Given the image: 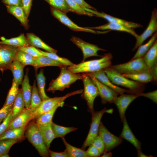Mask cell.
Here are the masks:
<instances>
[{
	"instance_id": "cell-1",
	"label": "cell",
	"mask_w": 157,
	"mask_h": 157,
	"mask_svg": "<svg viewBox=\"0 0 157 157\" xmlns=\"http://www.w3.org/2000/svg\"><path fill=\"white\" fill-rule=\"evenodd\" d=\"M66 66L60 67V72L58 77L50 83L47 91L54 93L57 90L63 91L78 80H82L83 74L73 73Z\"/></svg>"
},
{
	"instance_id": "cell-2",
	"label": "cell",
	"mask_w": 157,
	"mask_h": 157,
	"mask_svg": "<svg viewBox=\"0 0 157 157\" xmlns=\"http://www.w3.org/2000/svg\"><path fill=\"white\" fill-rule=\"evenodd\" d=\"M110 80L114 84L128 89L130 94H138L142 93V85L138 82L131 80L123 76L110 67L103 69Z\"/></svg>"
},
{
	"instance_id": "cell-3",
	"label": "cell",
	"mask_w": 157,
	"mask_h": 157,
	"mask_svg": "<svg viewBox=\"0 0 157 157\" xmlns=\"http://www.w3.org/2000/svg\"><path fill=\"white\" fill-rule=\"evenodd\" d=\"M25 135L40 156L43 157L49 156V149L45 144L35 122H32L27 126Z\"/></svg>"
},
{
	"instance_id": "cell-4",
	"label": "cell",
	"mask_w": 157,
	"mask_h": 157,
	"mask_svg": "<svg viewBox=\"0 0 157 157\" xmlns=\"http://www.w3.org/2000/svg\"><path fill=\"white\" fill-rule=\"evenodd\" d=\"M116 71L125 74L149 72L142 57L131 60L127 63L110 66Z\"/></svg>"
},
{
	"instance_id": "cell-5",
	"label": "cell",
	"mask_w": 157,
	"mask_h": 157,
	"mask_svg": "<svg viewBox=\"0 0 157 157\" xmlns=\"http://www.w3.org/2000/svg\"><path fill=\"white\" fill-rule=\"evenodd\" d=\"M83 74L82 80L84 89L81 96L86 101L88 111L92 114L95 112L94 103L96 98L99 95V92L97 87L89 76L86 73Z\"/></svg>"
},
{
	"instance_id": "cell-6",
	"label": "cell",
	"mask_w": 157,
	"mask_h": 157,
	"mask_svg": "<svg viewBox=\"0 0 157 157\" xmlns=\"http://www.w3.org/2000/svg\"><path fill=\"white\" fill-rule=\"evenodd\" d=\"M83 91V90L81 89L68 93L63 96L49 98L42 101L38 108L33 113L32 120L37 119L42 114L50 110L59 103L64 101L68 97L82 93Z\"/></svg>"
},
{
	"instance_id": "cell-7",
	"label": "cell",
	"mask_w": 157,
	"mask_h": 157,
	"mask_svg": "<svg viewBox=\"0 0 157 157\" xmlns=\"http://www.w3.org/2000/svg\"><path fill=\"white\" fill-rule=\"evenodd\" d=\"M51 12L52 15L60 22L65 25L70 29L76 31H83L96 34L104 33L109 31H100L94 30L88 27H83L78 26L70 20L65 14L51 6Z\"/></svg>"
},
{
	"instance_id": "cell-8",
	"label": "cell",
	"mask_w": 157,
	"mask_h": 157,
	"mask_svg": "<svg viewBox=\"0 0 157 157\" xmlns=\"http://www.w3.org/2000/svg\"><path fill=\"white\" fill-rule=\"evenodd\" d=\"M98 135L101 138L104 144V153L109 151L120 144L123 139L110 133L101 122L98 131Z\"/></svg>"
},
{
	"instance_id": "cell-9",
	"label": "cell",
	"mask_w": 157,
	"mask_h": 157,
	"mask_svg": "<svg viewBox=\"0 0 157 157\" xmlns=\"http://www.w3.org/2000/svg\"><path fill=\"white\" fill-rule=\"evenodd\" d=\"M104 108L100 111L94 112L92 114L91 123L87 136L82 146L81 149H84L91 144L92 140L98 135V131L101 120L104 114L106 113Z\"/></svg>"
},
{
	"instance_id": "cell-10",
	"label": "cell",
	"mask_w": 157,
	"mask_h": 157,
	"mask_svg": "<svg viewBox=\"0 0 157 157\" xmlns=\"http://www.w3.org/2000/svg\"><path fill=\"white\" fill-rule=\"evenodd\" d=\"M18 50L17 47L7 45L0 47V71L3 72L9 69Z\"/></svg>"
},
{
	"instance_id": "cell-11",
	"label": "cell",
	"mask_w": 157,
	"mask_h": 157,
	"mask_svg": "<svg viewBox=\"0 0 157 157\" xmlns=\"http://www.w3.org/2000/svg\"><path fill=\"white\" fill-rule=\"evenodd\" d=\"M71 41L82 50L83 55L82 62L89 57L92 56H103L98 54V51H106L104 49L100 48L96 45L86 42L79 38L72 36Z\"/></svg>"
},
{
	"instance_id": "cell-12",
	"label": "cell",
	"mask_w": 157,
	"mask_h": 157,
	"mask_svg": "<svg viewBox=\"0 0 157 157\" xmlns=\"http://www.w3.org/2000/svg\"><path fill=\"white\" fill-rule=\"evenodd\" d=\"M89 76L97 88L102 103L104 104L107 103H113L114 99L118 96L119 94L92 76Z\"/></svg>"
},
{
	"instance_id": "cell-13",
	"label": "cell",
	"mask_w": 157,
	"mask_h": 157,
	"mask_svg": "<svg viewBox=\"0 0 157 157\" xmlns=\"http://www.w3.org/2000/svg\"><path fill=\"white\" fill-rule=\"evenodd\" d=\"M157 30V10L154 8L152 12L151 19L146 30L136 38L135 44L132 50L134 51L142 44L148 37L151 36Z\"/></svg>"
},
{
	"instance_id": "cell-14",
	"label": "cell",
	"mask_w": 157,
	"mask_h": 157,
	"mask_svg": "<svg viewBox=\"0 0 157 157\" xmlns=\"http://www.w3.org/2000/svg\"><path fill=\"white\" fill-rule=\"evenodd\" d=\"M139 97L138 94H124L117 96L114 99L113 103L115 104L117 108L122 122L125 116V113L127 108L133 101Z\"/></svg>"
},
{
	"instance_id": "cell-15",
	"label": "cell",
	"mask_w": 157,
	"mask_h": 157,
	"mask_svg": "<svg viewBox=\"0 0 157 157\" xmlns=\"http://www.w3.org/2000/svg\"><path fill=\"white\" fill-rule=\"evenodd\" d=\"M85 73L89 76H92L95 78L103 84L115 90L119 94L121 95L126 92L130 93V91L129 89L121 88L113 84L103 69L94 72Z\"/></svg>"
},
{
	"instance_id": "cell-16",
	"label": "cell",
	"mask_w": 157,
	"mask_h": 157,
	"mask_svg": "<svg viewBox=\"0 0 157 157\" xmlns=\"http://www.w3.org/2000/svg\"><path fill=\"white\" fill-rule=\"evenodd\" d=\"M83 8L85 10L91 13L94 15L105 19L108 21L109 22L119 23L133 28L142 27V26L140 24L127 21L113 17L103 12H99L97 10L87 8Z\"/></svg>"
},
{
	"instance_id": "cell-17",
	"label": "cell",
	"mask_w": 157,
	"mask_h": 157,
	"mask_svg": "<svg viewBox=\"0 0 157 157\" xmlns=\"http://www.w3.org/2000/svg\"><path fill=\"white\" fill-rule=\"evenodd\" d=\"M32 117L31 111L25 108L22 113L12 120L7 129L26 127L32 120Z\"/></svg>"
},
{
	"instance_id": "cell-18",
	"label": "cell",
	"mask_w": 157,
	"mask_h": 157,
	"mask_svg": "<svg viewBox=\"0 0 157 157\" xmlns=\"http://www.w3.org/2000/svg\"><path fill=\"white\" fill-rule=\"evenodd\" d=\"M122 122L123 129L119 137L131 143L137 150L141 149V143L132 131L127 122L125 116Z\"/></svg>"
},
{
	"instance_id": "cell-19",
	"label": "cell",
	"mask_w": 157,
	"mask_h": 157,
	"mask_svg": "<svg viewBox=\"0 0 157 157\" xmlns=\"http://www.w3.org/2000/svg\"><path fill=\"white\" fill-rule=\"evenodd\" d=\"M88 28L93 30H111L124 31L131 34L134 36L136 38L139 35L135 33L133 28L118 23L109 22L103 25Z\"/></svg>"
},
{
	"instance_id": "cell-20",
	"label": "cell",
	"mask_w": 157,
	"mask_h": 157,
	"mask_svg": "<svg viewBox=\"0 0 157 157\" xmlns=\"http://www.w3.org/2000/svg\"><path fill=\"white\" fill-rule=\"evenodd\" d=\"M5 6L8 12L17 19L26 29H28L29 26L28 17L22 7L14 5H5Z\"/></svg>"
},
{
	"instance_id": "cell-21",
	"label": "cell",
	"mask_w": 157,
	"mask_h": 157,
	"mask_svg": "<svg viewBox=\"0 0 157 157\" xmlns=\"http://www.w3.org/2000/svg\"><path fill=\"white\" fill-rule=\"evenodd\" d=\"M111 64L112 62L111 60H110L90 66L74 68L68 66L67 68L69 70L73 73H90L96 72L109 67L111 65Z\"/></svg>"
},
{
	"instance_id": "cell-22",
	"label": "cell",
	"mask_w": 157,
	"mask_h": 157,
	"mask_svg": "<svg viewBox=\"0 0 157 157\" xmlns=\"http://www.w3.org/2000/svg\"><path fill=\"white\" fill-rule=\"evenodd\" d=\"M23 98L25 108L29 109L31 102L32 86L30 84L28 70L26 69L24 79L21 84Z\"/></svg>"
},
{
	"instance_id": "cell-23",
	"label": "cell",
	"mask_w": 157,
	"mask_h": 157,
	"mask_svg": "<svg viewBox=\"0 0 157 157\" xmlns=\"http://www.w3.org/2000/svg\"><path fill=\"white\" fill-rule=\"evenodd\" d=\"M0 44L7 45L16 47H25L31 46L26 37L23 33L21 34L16 37L9 39L5 38L3 37L0 38Z\"/></svg>"
},
{
	"instance_id": "cell-24",
	"label": "cell",
	"mask_w": 157,
	"mask_h": 157,
	"mask_svg": "<svg viewBox=\"0 0 157 157\" xmlns=\"http://www.w3.org/2000/svg\"><path fill=\"white\" fill-rule=\"evenodd\" d=\"M142 57L149 69V72L157 65V40L149 50Z\"/></svg>"
},
{
	"instance_id": "cell-25",
	"label": "cell",
	"mask_w": 157,
	"mask_h": 157,
	"mask_svg": "<svg viewBox=\"0 0 157 157\" xmlns=\"http://www.w3.org/2000/svg\"><path fill=\"white\" fill-rule=\"evenodd\" d=\"M26 37L31 46L44 49L48 52L56 53L58 52L57 50L47 45L33 33H27Z\"/></svg>"
},
{
	"instance_id": "cell-26",
	"label": "cell",
	"mask_w": 157,
	"mask_h": 157,
	"mask_svg": "<svg viewBox=\"0 0 157 157\" xmlns=\"http://www.w3.org/2000/svg\"><path fill=\"white\" fill-rule=\"evenodd\" d=\"M24 66L15 58L10 64L9 68L12 72L13 78L18 84L21 85L24 76Z\"/></svg>"
},
{
	"instance_id": "cell-27",
	"label": "cell",
	"mask_w": 157,
	"mask_h": 157,
	"mask_svg": "<svg viewBox=\"0 0 157 157\" xmlns=\"http://www.w3.org/2000/svg\"><path fill=\"white\" fill-rule=\"evenodd\" d=\"M51 122L45 125H38L44 142L48 149L52 141L56 138L52 129Z\"/></svg>"
},
{
	"instance_id": "cell-28",
	"label": "cell",
	"mask_w": 157,
	"mask_h": 157,
	"mask_svg": "<svg viewBox=\"0 0 157 157\" xmlns=\"http://www.w3.org/2000/svg\"><path fill=\"white\" fill-rule=\"evenodd\" d=\"M64 66L61 63L44 56L35 58V61L32 65L35 71L40 68L42 67L56 66L60 67Z\"/></svg>"
},
{
	"instance_id": "cell-29",
	"label": "cell",
	"mask_w": 157,
	"mask_h": 157,
	"mask_svg": "<svg viewBox=\"0 0 157 157\" xmlns=\"http://www.w3.org/2000/svg\"><path fill=\"white\" fill-rule=\"evenodd\" d=\"M26 128L7 129L0 135V140L4 139H18L20 141L24 136Z\"/></svg>"
},
{
	"instance_id": "cell-30",
	"label": "cell",
	"mask_w": 157,
	"mask_h": 157,
	"mask_svg": "<svg viewBox=\"0 0 157 157\" xmlns=\"http://www.w3.org/2000/svg\"><path fill=\"white\" fill-rule=\"evenodd\" d=\"M64 103V101L59 103L50 110L40 115L36 119L35 123L38 125H44L51 122L57 108L59 107L63 106Z\"/></svg>"
},
{
	"instance_id": "cell-31",
	"label": "cell",
	"mask_w": 157,
	"mask_h": 157,
	"mask_svg": "<svg viewBox=\"0 0 157 157\" xmlns=\"http://www.w3.org/2000/svg\"><path fill=\"white\" fill-rule=\"evenodd\" d=\"M25 108L21 88L19 89L17 97L13 103L12 111V120L20 114Z\"/></svg>"
},
{
	"instance_id": "cell-32",
	"label": "cell",
	"mask_w": 157,
	"mask_h": 157,
	"mask_svg": "<svg viewBox=\"0 0 157 157\" xmlns=\"http://www.w3.org/2000/svg\"><path fill=\"white\" fill-rule=\"evenodd\" d=\"M36 78L38 91L42 100L49 98L46 94L45 91L46 78L44 74V70L43 69H41L39 73L36 74Z\"/></svg>"
},
{
	"instance_id": "cell-33",
	"label": "cell",
	"mask_w": 157,
	"mask_h": 157,
	"mask_svg": "<svg viewBox=\"0 0 157 157\" xmlns=\"http://www.w3.org/2000/svg\"><path fill=\"white\" fill-rule=\"evenodd\" d=\"M157 32H155L150 40L145 44L141 45L138 47V50L131 60L142 57L149 50L156 40Z\"/></svg>"
},
{
	"instance_id": "cell-34",
	"label": "cell",
	"mask_w": 157,
	"mask_h": 157,
	"mask_svg": "<svg viewBox=\"0 0 157 157\" xmlns=\"http://www.w3.org/2000/svg\"><path fill=\"white\" fill-rule=\"evenodd\" d=\"M63 141L65 146V150L69 157H88L85 151L82 149L74 147L68 143L64 137L62 138Z\"/></svg>"
},
{
	"instance_id": "cell-35",
	"label": "cell",
	"mask_w": 157,
	"mask_h": 157,
	"mask_svg": "<svg viewBox=\"0 0 157 157\" xmlns=\"http://www.w3.org/2000/svg\"><path fill=\"white\" fill-rule=\"evenodd\" d=\"M42 101L36 86V81L35 80L32 86L30 104L29 108L32 113L38 108Z\"/></svg>"
},
{
	"instance_id": "cell-36",
	"label": "cell",
	"mask_w": 157,
	"mask_h": 157,
	"mask_svg": "<svg viewBox=\"0 0 157 157\" xmlns=\"http://www.w3.org/2000/svg\"><path fill=\"white\" fill-rule=\"evenodd\" d=\"M122 74L128 78L143 83H147L153 81L152 76L149 72L132 74Z\"/></svg>"
},
{
	"instance_id": "cell-37",
	"label": "cell",
	"mask_w": 157,
	"mask_h": 157,
	"mask_svg": "<svg viewBox=\"0 0 157 157\" xmlns=\"http://www.w3.org/2000/svg\"><path fill=\"white\" fill-rule=\"evenodd\" d=\"M51 126L55 138L64 137L67 134L77 129L73 127H68L59 125L53 122L51 123Z\"/></svg>"
},
{
	"instance_id": "cell-38",
	"label": "cell",
	"mask_w": 157,
	"mask_h": 157,
	"mask_svg": "<svg viewBox=\"0 0 157 157\" xmlns=\"http://www.w3.org/2000/svg\"><path fill=\"white\" fill-rule=\"evenodd\" d=\"M112 58L113 57L112 54L110 53H108L105 54L100 59L86 61H84L78 64H75L73 66H69L71 68H74L90 66L111 60Z\"/></svg>"
},
{
	"instance_id": "cell-39",
	"label": "cell",
	"mask_w": 157,
	"mask_h": 157,
	"mask_svg": "<svg viewBox=\"0 0 157 157\" xmlns=\"http://www.w3.org/2000/svg\"><path fill=\"white\" fill-rule=\"evenodd\" d=\"M19 85L15 79L13 78L11 87L8 92L3 106L10 105L13 104L19 92Z\"/></svg>"
},
{
	"instance_id": "cell-40",
	"label": "cell",
	"mask_w": 157,
	"mask_h": 157,
	"mask_svg": "<svg viewBox=\"0 0 157 157\" xmlns=\"http://www.w3.org/2000/svg\"><path fill=\"white\" fill-rule=\"evenodd\" d=\"M53 8L65 14L72 10L68 6L65 0H44Z\"/></svg>"
},
{
	"instance_id": "cell-41",
	"label": "cell",
	"mask_w": 157,
	"mask_h": 157,
	"mask_svg": "<svg viewBox=\"0 0 157 157\" xmlns=\"http://www.w3.org/2000/svg\"><path fill=\"white\" fill-rule=\"evenodd\" d=\"M15 58L24 67L28 65L32 66L35 58L27 53L19 49L16 53Z\"/></svg>"
},
{
	"instance_id": "cell-42",
	"label": "cell",
	"mask_w": 157,
	"mask_h": 157,
	"mask_svg": "<svg viewBox=\"0 0 157 157\" xmlns=\"http://www.w3.org/2000/svg\"><path fill=\"white\" fill-rule=\"evenodd\" d=\"M20 140L17 139H6L0 140V157L8 154L12 146Z\"/></svg>"
},
{
	"instance_id": "cell-43",
	"label": "cell",
	"mask_w": 157,
	"mask_h": 157,
	"mask_svg": "<svg viewBox=\"0 0 157 157\" xmlns=\"http://www.w3.org/2000/svg\"><path fill=\"white\" fill-rule=\"evenodd\" d=\"M67 4L72 10L73 12L79 15H84L91 17L94 15L85 10L74 0H65Z\"/></svg>"
},
{
	"instance_id": "cell-44",
	"label": "cell",
	"mask_w": 157,
	"mask_h": 157,
	"mask_svg": "<svg viewBox=\"0 0 157 157\" xmlns=\"http://www.w3.org/2000/svg\"><path fill=\"white\" fill-rule=\"evenodd\" d=\"M40 50L44 56L60 62L65 66H73L75 64L68 59L64 57H60L57 55L56 53L45 52L40 49Z\"/></svg>"
},
{
	"instance_id": "cell-45",
	"label": "cell",
	"mask_w": 157,
	"mask_h": 157,
	"mask_svg": "<svg viewBox=\"0 0 157 157\" xmlns=\"http://www.w3.org/2000/svg\"><path fill=\"white\" fill-rule=\"evenodd\" d=\"M18 49L27 53L35 58L44 56L40 49H37L35 47L31 45L27 47H18Z\"/></svg>"
},
{
	"instance_id": "cell-46",
	"label": "cell",
	"mask_w": 157,
	"mask_h": 157,
	"mask_svg": "<svg viewBox=\"0 0 157 157\" xmlns=\"http://www.w3.org/2000/svg\"><path fill=\"white\" fill-rule=\"evenodd\" d=\"M91 144L97 148L99 151L101 155L104 152L105 148L104 143L101 137L99 135L92 141Z\"/></svg>"
},
{
	"instance_id": "cell-47",
	"label": "cell",
	"mask_w": 157,
	"mask_h": 157,
	"mask_svg": "<svg viewBox=\"0 0 157 157\" xmlns=\"http://www.w3.org/2000/svg\"><path fill=\"white\" fill-rule=\"evenodd\" d=\"M12 111L3 120L2 122L0 124V135L7 129L12 120Z\"/></svg>"
},
{
	"instance_id": "cell-48",
	"label": "cell",
	"mask_w": 157,
	"mask_h": 157,
	"mask_svg": "<svg viewBox=\"0 0 157 157\" xmlns=\"http://www.w3.org/2000/svg\"><path fill=\"white\" fill-rule=\"evenodd\" d=\"M85 151L88 157H98L101 155L98 150L91 144Z\"/></svg>"
},
{
	"instance_id": "cell-49",
	"label": "cell",
	"mask_w": 157,
	"mask_h": 157,
	"mask_svg": "<svg viewBox=\"0 0 157 157\" xmlns=\"http://www.w3.org/2000/svg\"><path fill=\"white\" fill-rule=\"evenodd\" d=\"M13 105L3 106L0 110V119H3L12 111Z\"/></svg>"
},
{
	"instance_id": "cell-50",
	"label": "cell",
	"mask_w": 157,
	"mask_h": 157,
	"mask_svg": "<svg viewBox=\"0 0 157 157\" xmlns=\"http://www.w3.org/2000/svg\"><path fill=\"white\" fill-rule=\"evenodd\" d=\"M33 0H22V8L28 17L32 5Z\"/></svg>"
},
{
	"instance_id": "cell-51",
	"label": "cell",
	"mask_w": 157,
	"mask_h": 157,
	"mask_svg": "<svg viewBox=\"0 0 157 157\" xmlns=\"http://www.w3.org/2000/svg\"><path fill=\"white\" fill-rule=\"evenodd\" d=\"M139 96H142L152 100L153 102L157 103V90H156L151 92L146 93H141L138 94Z\"/></svg>"
},
{
	"instance_id": "cell-52",
	"label": "cell",
	"mask_w": 157,
	"mask_h": 157,
	"mask_svg": "<svg viewBox=\"0 0 157 157\" xmlns=\"http://www.w3.org/2000/svg\"><path fill=\"white\" fill-rule=\"evenodd\" d=\"M5 5H14L22 7V0H1Z\"/></svg>"
},
{
	"instance_id": "cell-53",
	"label": "cell",
	"mask_w": 157,
	"mask_h": 157,
	"mask_svg": "<svg viewBox=\"0 0 157 157\" xmlns=\"http://www.w3.org/2000/svg\"><path fill=\"white\" fill-rule=\"evenodd\" d=\"M49 156L51 157H69L65 150L64 151L60 152H54L49 150Z\"/></svg>"
},
{
	"instance_id": "cell-54",
	"label": "cell",
	"mask_w": 157,
	"mask_h": 157,
	"mask_svg": "<svg viewBox=\"0 0 157 157\" xmlns=\"http://www.w3.org/2000/svg\"><path fill=\"white\" fill-rule=\"evenodd\" d=\"M82 8H87L96 10V9L89 5L84 0H74Z\"/></svg>"
},
{
	"instance_id": "cell-55",
	"label": "cell",
	"mask_w": 157,
	"mask_h": 157,
	"mask_svg": "<svg viewBox=\"0 0 157 157\" xmlns=\"http://www.w3.org/2000/svg\"><path fill=\"white\" fill-rule=\"evenodd\" d=\"M152 75L153 81H156L157 79V65L155 66L150 71Z\"/></svg>"
},
{
	"instance_id": "cell-56",
	"label": "cell",
	"mask_w": 157,
	"mask_h": 157,
	"mask_svg": "<svg viewBox=\"0 0 157 157\" xmlns=\"http://www.w3.org/2000/svg\"><path fill=\"white\" fill-rule=\"evenodd\" d=\"M137 156L138 157H153L151 156H149L144 154L141 151V149L137 150Z\"/></svg>"
},
{
	"instance_id": "cell-57",
	"label": "cell",
	"mask_w": 157,
	"mask_h": 157,
	"mask_svg": "<svg viewBox=\"0 0 157 157\" xmlns=\"http://www.w3.org/2000/svg\"><path fill=\"white\" fill-rule=\"evenodd\" d=\"M101 156L102 157H111L112 156V153L110 151L103 153Z\"/></svg>"
},
{
	"instance_id": "cell-58",
	"label": "cell",
	"mask_w": 157,
	"mask_h": 157,
	"mask_svg": "<svg viewBox=\"0 0 157 157\" xmlns=\"http://www.w3.org/2000/svg\"><path fill=\"white\" fill-rule=\"evenodd\" d=\"M1 157H9V156L8 154H5L3 155H2L0 156Z\"/></svg>"
},
{
	"instance_id": "cell-59",
	"label": "cell",
	"mask_w": 157,
	"mask_h": 157,
	"mask_svg": "<svg viewBox=\"0 0 157 157\" xmlns=\"http://www.w3.org/2000/svg\"><path fill=\"white\" fill-rule=\"evenodd\" d=\"M3 119H0V124H1V122L3 120Z\"/></svg>"
},
{
	"instance_id": "cell-60",
	"label": "cell",
	"mask_w": 157,
	"mask_h": 157,
	"mask_svg": "<svg viewBox=\"0 0 157 157\" xmlns=\"http://www.w3.org/2000/svg\"><path fill=\"white\" fill-rule=\"evenodd\" d=\"M3 46V45L2 44H0V47H1Z\"/></svg>"
},
{
	"instance_id": "cell-61",
	"label": "cell",
	"mask_w": 157,
	"mask_h": 157,
	"mask_svg": "<svg viewBox=\"0 0 157 157\" xmlns=\"http://www.w3.org/2000/svg\"><path fill=\"white\" fill-rule=\"evenodd\" d=\"M0 80H1V79H0Z\"/></svg>"
}]
</instances>
